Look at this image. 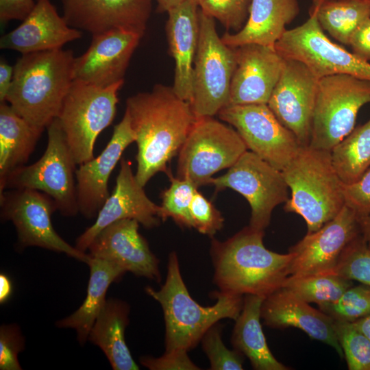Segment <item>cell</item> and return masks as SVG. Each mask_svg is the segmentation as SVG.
Segmentation results:
<instances>
[{
	"mask_svg": "<svg viewBox=\"0 0 370 370\" xmlns=\"http://www.w3.org/2000/svg\"><path fill=\"white\" fill-rule=\"evenodd\" d=\"M139 222L126 219L103 229L90 244L92 258L112 262L126 272L158 282L161 276L159 260L138 232Z\"/></svg>",
	"mask_w": 370,
	"mask_h": 370,
	"instance_id": "20",
	"label": "cell"
},
{
	"mask_svg": "<svg viewBox=\"0 0 370 370\" xmlns=\"http://www.w3.org/2000/svg\"><path fill=\"white\" fill-rule=\"evenodd\" d=\"M370 103V81L347 74L319 79L309 145L331 151L355 127L360 109Z\"/></svg>",
	"mask_w": 370,
	"mask_h": 370,
	"instance_id": "9",
	"label": "cell"
},
{
	"mask_svg": "<svg viewBox=\"0 0 370 370\" xmlns=\"http://www.w3.org/2000/svg\"><path fill=\"white\" fill-rule=\"evenodd\" d=\"M282 171L291 190L284 210L300 215L307 233L319 230L345 205L343 183L333 166L330 151L301 146Z\"/></svg>",
	"mask_w": 370,
	"mask_h": 370,
	"instance_id": "5",
	"label": "cell"
},
{
	"mask_svg": "<svg viewBox=\"0 0 370 370\" xmlns=\"http://www.w3.org/2000/svg\"><path fill=\"white\" fill-rule=\"evenodd\" d=\"M222 326L219 322L211 326L203 336L201 343L210 362V370H242L243 355L226 347L221 338Z\"/></svg>",
	"mask_w": 370,
	"mask_h": 370,
	"instance_id": "38",
	"label": "cell"
},
{
	"mask_svg": "<svg viewBox=\"0 0 370 370\" xmlns=\"http://www.w3.org/2000/svg\"><path fill=\"white\" fill-rule=\"evenodd\" d=\"M216 192L231 188L242 195L251 208L249 226L260 230L269 225L274 208L289 198L282 171L252 151H245L223 175L212 177Z\"/></svg>",
	"mask_w": 370,
	"mask_h": 370,
	"instance_id": "13",
	"label": "cell"
},
{
	"mask_svg": "<svg viewBox=\"0 0 370 370\" xmlns=\"http://www.w3.org/2000/svg\"><path fill=\"white\" fill-rule=\"evenodd\" d=\"M319 309L334 321L353 323L370 314V287L353 285L336 301L319 305Z\"/></svg>",
	"mask_w": 370,
	"mask_h": 370,
	"instance_id": "35",
	"label": "cell"
},
{
	"mask_svg": "<svg viewBox=\"0 0 370 370\" xmlns=\"http://www.w3.org/2000/svg\"><path fill=\"white\" fill-rule=\"evenodd\" d=\"M75 57L62 48L23 54L13 66L6 97L31 125L45 130L58 117L74 77Z\"/></svg>",
	"mask_w": 370,
	"mask_h": 370,
	"instance_id": "3",
	"label": "cell"
},
{
	"mask_svg": "<svg viewBox=\"0 0 370 370\" xmlns=\"http://www.w3.org/2000/svg\"><path fill=\"white\" fill-rule=\"evenodd\" d=\"M236 130L212 117L196 119L179 153L176 177L197 188L230 168L247 151Z\"/></svg>",
	"mask_w": 370,
	"mask_h": 370,
	"instance_id": "10",
	"label": "cell"
},
{
	"mask_svg": "<svg viewBox=\"0 0 370 370\" xmlns=\"http://www.w3.org/2000/svg\"><path fill=\"white\" fill-rule=\"evenodd\" d=\"M88 265L90 278L84 302L76 311L56 323L58 328L74 329L81 345L88 340L89 332L106 302L109 286L126 273L112 262L92 257Z\"/></svg>",
	"mask_w": 370,
	"mask_h": 370,
	"instance_id": "29",
	"label": "cell"
},
{
	"mask_svg": "<svg viewBox=\"0 0 370 370\" xmlns=\"http://www.w3.org/2000/svg\"><path fill=\"white\" fill-rule=\"evenodd\" d=\"M260 315L270 328H298L311 338L333 347L341 358L344 356L334 329V320L284 287L264 297Z\"/></svg>",
	"mask_w": 370,
	"mask_h": 370,
	"instance_id": "23",
	"label": "cell"
},
{
	"mask_svg": "<svg viewBox=\"0 0 370 370\" xmlns=\"http://www.w3.org/2000/svg\"><path fill=\"white\" fill-rule=\"evenodd\" d=\"M171 181L170 186L161 195L160 218L165 221L171 218L178 225L193 227L190 204L197 187L190 180L167 175Z\"/></svg>",
	"mask_w": 370,
	"mask_h": 370,
	"instance_id": "34",
	"label": "cell"
},
{
	"mask_svg": "<svg viewBox=\"0 0 370 370\" xmlns=\"http://www.w3.org/2000/svg\"><path fill=\"white\" fill-rule=\"evenodd\" d=\"M190 215L193 227L202 234L212 237L223 227L221 213L198 190L190 204Z\"/></svg>",
	"mask_w": 370,
	"mask_h": 370,
	"instance_id": "40",
	"label": "cell"
},
{
	"mask_svg": "<svg viewBox=\"0 0 370 370\" xmlns=\"http://www.w3.org/2000/svg\"><path fill=\"white\" fill-rule=\"evenodd\" d=\"M264 297L246 295L243 308L235 320L231 343L245 356L256 370H288L272 354L264 337L260 319L261 305Z\"/></svg>",
	"mask_w": 370,
	"mask_h": 370,
	"instance_id": "28",
	"label": "cell"
},
{
	"mask_svg": "<svg viewBox=\"0 0 370 370\" xmlns=\"http://www.w3.org/2000/svg\"><path fill=\"white\" fill-rule=\"evenodd\" d=\"M63 18L71 27L92 35L112 29L142 36L151 12V0H61Z\"/></svg>",
	"mask_w": 370,
	"mask_h": 370,
	"instance_id": "18",
	"label": "cell"
},
{
	"mask_svg": "<svg viewBox=\"0 0 370 370\" xmlns=\"http://www.w3.org/2000/svg\"><path fill=\"white\" fill-rule=\"evenodd\" d=\"M334 329L349 370H370V340L352 323L334 321Z\"/></svg>",
	"mask_w": 370,
	"mask_h": 370,
	"instance_id": "36",
	"label": "cell"
},
{
	"mask_svg": "<svg viewBox=\"0 0 370 370\" xmlns=\"http://www.w3.org/2000/svg\"><path fill=\"white\" fill-rule=\"evenodd\" d=\"M352 323L370 340V314Z\"/></svg>",
	"mask_w": 370,
	"mask_h": 370,
	"instance_id": "48",
	"label": "cell"
},
{
	"mask_svg": "<svg viewBox=\"0 0 370 370\" xmlns=\"http://www.w3.org/2000/svg\"><path fill=\"white\" fill-rule=\"evenodd\" d=\"M145 292L160 304L163 310L166 352H189L194 349L206 331L221 319H237L244 298L243 295L218 291L212 295L217 299L214 305H199L188 291L175 251L169 256L164 284L158 291L146 287Z\"/></svg>",
	"mask_w": 370,
	"mask_h": 370,
	"instance_id": "4",
	"label": "cell"
},
{
	"mask_svg": "<svg viewBox=\"0 0 370 370\" xmlns=\"http://www.w3.org/2000/svg\"><path fill=\"white\" fill-rule=\"evenodd\" d=\"M92 36L88 49L75 59V79L102 87L124 80L142 36L124 29H112Z\"/></svg>",
	"mask_w": 370,
	"mask_h": 370,
	"instance_id": "19",
	"label": "cell"
},
{
	"mask_svg": "<svg viewBox=\"0 0 370 370\" xmlns=\"http://www.w3.org/2000/svg\"><path fill=\"white\" fill-rule=\"evenodd\" d=\"M47 146L42 157L28 166L12 171L0 186L4 190L28 188L50 196L58 210L64 216L73 217L79 212L75 165L57 118L47 127Z\"/></svg>",
	"mask_w": 370,
	"mask_h": 370,
	"instance_id": "7",
	"label": "cell"
},
{
	"mask_svg": "<svg viewBox=\"0 0 370 370\" xmlns=\"http://www.w3.org/2000/svg\"><path fill=\"white\" fill-rule=\"evenodd\" d=\"M199 5L186 0L168 11L166 24L170 52L175 61L173 90L182 99L191 101L193 63L199 41Z\"/></svg>",
	"mask_w": 370,
	"mask_h": 370,
	"instance_id": "25",
	"label": "cell"
},
{
	"mask_svg": "<svg viewBox=\"0 0 370 370\" xmlns=\"http://www.w3.org/2000/svg\"><path fill=\"white\" fill-rule=\"evenodd\" d=\"M158 3V10L160 12H168L180 5L186 0H155Z\"/></svg>",
	"mask_w": 370,
	"mask_h": 370,
	"instance_id": "49",
	"label": "cell"
},
{
	"mask_svg": "<svg viewBox=\"0 0 370 370\" xmlns=\"http://www.w3.org/2000/svg\"><path fill=\"white\" fill-rule=\"evenodd\" d=\"M360 225L361 235L367 246L370 249V214L361 219Z\"/></svg>",
	"mask_w": 370,
	"mask_h": 370,
	"instance_id": "47",
	"label": "cell"
},
{
	"mask_svg": "<svg viewBox=\"0 0 370 370\" xmlns=\"http://www.w3.org/2000/svg\"><path fill=\"white\" fill-rule=\"evenodd\" d=\"M199 22L190 101L196 119L212 117L230 104L231 82L236 66L235 49L219 36L214 18L199 9Z\"/></svg>",
	"mask_w": 370,
	"mask_h": 370,
	"instance_id": "8",
	"label": "cell"
},
{
	"mask_svg": "<svg viewBox=\"0 0 370 370\" xmlns=\"http://www.w3.org/2000/svg\"><path fill=\"white\" fill-rule=\"evenodd\" d=\"M130 306L119 299L110 298L96 319L88 340L99 347L114 370H138L125 343Z\"/></svg>",
	"mask_w": 370,
	"mask_h": 370,
	"instance_id": "27",
	"label": "cell"
},
{
	"mask_svg": "<svg viewBox=\"0 0 370 370\" xmlns=\"http://www.w3.org/2000/svg\"><path fill=\"white\" fill-rule=\"evenodd\" d=\"M25 337L15 323L0 328V369L21 370L18 356L25 349Z\"/></svg>",
	"mask_w": 370,
	"mask_h": 370,
	"instance_id": "41",
	"label": "cell"
},
{
	"mask_svg": "<svg viewBox=\"0 0 370 370\" xmlns=\"http://www.w3.org/2000/svg\"><path fill=\"white\" fill-rule=\"evenodd\" d=\"M199 9L227 29L240 31L245 24L251 0H196Z\"/></svg>",
	"mask_w": 370,
	"mask_h": 370,
	"instance_id": "39",
	"label": "cell"
},
{
	"mask_svg": "<svg viewBox=\"0 0 370 370\" xmlns=\"http://www.w3.org/2000/svg\"><path fill=\"white\" fill-rule=\"evenodd\" d=\"M124 80L109 86H98L74 79L62 102L57 119L76 164L94 157L99 134L113 121L118 92Z\"/></svg>",
	"mask_w": 370,
	"mask_h": 370,
	"instance_id": "6",
	"label": "cell"
},
{
	"mask_svg": "<svg viewBox=\"0 0 370 370\" xmlns=\"http://www.w3.org/2000/svg\"><path fill=\"white\" fill-rule=\"evenodd\" d=\"M12 286L9 278L4 273L0 274V303H5L12 293Z\"/></svg>",
	"mask_w": 370,
	"mask_h": 370,
	"instance_id": "46",
	"label": "cell"
},
{
	"mask_svg": "<svg viewBox=\"0 0 370 370\" xmlns=\"http://www.w3.org/2000/svg\"><path fill=\"white\" fill-rule=\"evenodd\" d=\"M275 49L283 58L304 63L317 79L347 74L370 81V62L331 41L312 8L308 19L287 29Z\"/></svg>",
	"mask_w": 370,
	"mask_h": 370,
	"instance_id": "12",
	"label": "cell"
},
{
	"mask_svg": "<svg viewBox=\"0 0 370 370\" xmlns=\"http://www.w3.org/2000/svg\"><path fill=\"white\" fill-rule=\"evenodd\" d=\"M299 12L298 0H251L243 28L234 34L225 33L221 39L232 48L247 44L275 47Z\"/></svg>",
	"mask_w": 370,
	"mask_h": 370,
	"instance_id": "26",
	"label": "cell"
},
{
	"mask_svg": "<svg viewBox=\"0 0 370 370\" xmlns=\"http://www.w3.org/2000/svg\"><path fill=\"white\" fill-rule=\"evenodd\" d=\"M234 49L236 66L229 105L267 104L280 77L284 59L275 47L247 44Z\"/></svg>",
	"mask_w": 370,
	"mask_h": 370,
	"instance_id": "21",
	"label": "cell"
},
{
	"mask_svg": "<svg viewBox=\"0 0 370 370\" xmlns=\"http://www.w3.org/2000/svg\"><path fill=\"white\" fill-rule=\"evenodd\" d=\"M318 81L301 62L284 59L280 77L267 103L301 146L310 143Z\"/></svg>",
	"mask_w": 370,
	"mask_h": 370,
	"instance_id": "16",
	"label": "cell"
},
{
	"mask_svg": "<svg viewBox=\"0 0 370 370\" xmlns=\"http://www.w3.org/2000/svg\"><path fill=\"white\" fill-rule=\"evenodd\" d=\"M80 30L68 25L50 0H37L33 10L15 29L0 38V48L23 54L61 49L81 38Z\"/></svg>",
	"mask_w": 370,
	"mask_h": 370,
	"instance_id": "24",
	"label": "cell"
},
{
	"mask_svg": "<svg viewBox=\"0 0 370 370\" xmlns=\"http://www.w3.org/2000/svg\"><path fill=\"white\" fill-rule=\"evenodd\" d=\"M135 140L130 117L125 110L121 121L114 127L112 137L103 151L76 169L79 212L86 219L97 217L110 195V175L125 149Z\"/></svg>",
	"mask_w": 370,
	"mask_h": 370,
	"instance_id": "22",
	"label": "cell"
},
{
	"mask_svg": "<svg viewBox=\"0 0 370 370\" xmlns=\"http://www.w3.org/2000/svg\"><path fill=\"white\" fill-rule=\"evenodd\" d=\"M333 273L370 287V249L361 234L344 250Z\"/></svg>",
	"mask_w": 370,
	"mask_h": 370,
	"instance_id": "37",
	"label": "cell"
},
{
	"mask_svg": "<svg viewBox=\"0 0 370 370\" xmlns=\"http://www.w3.org/2000/svg\"><path fill=\"white\" fill-rule=\"evenodd\" d=\"M218 115L234 127L248 149L280 171L301 147L293 133L278 121L267 104L229 105Z\"/></svg>",
	"mask_w": 370,
	"mask_h": 370,
	"instance_id": "14",
	"label": "cell"
},
{
	"mask_svg": "<svg viewBox=\"0 0 370 370\" xmlns=\"http://www.w3.org/2000/svg\"><path fill=\"white\" fill-rule=\"evenodd\" d=\"M44 130L18 114L6 102L0 104V186L15 169L23 166Z\"/></svg>",
	"mask_w": 370,
	"mask_h": 370,
	"instance_id": "30",
	"label": "cell"
},
{
	"mask_svg": "<svg viewBox=\"0 0 370 370\" xmlns=\"http://www.w3.org/2000/svg\"><path fill=\"white\" fill-rule=\"evenodd\" d=\"M347 1H354L370 5V0H347Z\"/></svg>",
	"mask_w": 370,
	"mask_h": 370,
	"instance_id": "50",
	"label": "cell"
},
{
	"mask_svg": "<svg viewBox=\"0 0 370 370\" xmlns=\"http://www.w3.org/2000/svg\"><path fill=\"white\" fill-rule=\"evenodd\" d=\"M264 235L248 225L225 241L212 239L213 282L220 292L266 297L282 287L293 254L267 249Z\"/></svg>",
	"mask_w": 370,
	"mask_h": 370,
	"instance_id": "2",
	"label": "cell"
},
{
	"mask_svg": "<svg viewBox=\"0 0 370 370\" xmlns=\"http://www.w3.org/2000/svg\"><path fill=\"white\" fill-rule=\"evenodd\" d=\"M13 77V67L3 58L0 61V102H5Z\"/></svg>",
	"mask_w": 370,
	"mask_h": 370,
	"instance_id": "45",
	"label": "cell"
},
{
	"mask_svg": "<svg viewBox=\"0 0 370 370\" xmlns=\"http://www.w3.org/2000/svg\"><path fill=\"white\" fill-rule=\"evenodd\" d=\"M331 151L333 166L343 184L358 180L370 168V118L358 125Z\"/></svg>",
	"mask_w": 370,
	"mask_h": 370,
	"instance_id": "32",
	"label": "cell"
},
{
	"mask_svg": "<svg viewBox=\"0 0 370 370\" xmlns=\"http://www.w3.org/2000/svg\"><path fill=\"white\" fill-rule=\"evenodd\" d=\"M141 365L150 370H198L200 368L188 357V352H166L160 357L142 356Z\"/></svg>",
	"mask_w": 370,
	"mask_h": 370,
	"instance_id": "43",
	"label": "cell"
},
{
	"mask_svg": "<svg viewBox=\"0 0 370 370\" xmlns=\"http://www.w3.org/2000/svg\"><path fill=\"white\" fill-rule=\"evenodd\" d=\"M8 190L0 194L1 218L14 224L19 248L38 247L88 264V254L71 246L56 232L51 215L58 208L50 196L33 189Z\"/></svg>",
	"mask_w": 370,
	"mask_h": 370,
	"instance_id": "11",
	"label": "cell"
},
{
	"mask_svg": "<svg viewBox=\"0 0 370 370\" xmlns=\"http://www.w3.org/2000/svg\"><path fill=\"white\" fill-rule=\"evenodd\" d=\"M349 46L354 54L370 62V17L362 21L354 31Z\"/></svg>",
	"mask_w": 370,
	"mask_h": 370,
	"instance_id": "44",
	"label": "cell"
},
{
	"mask_svg": "<svg viewBox=\"0 0 370 370\" xmlns=\"http://www.w3.org/2000/svg\"><path fill=\"white\" fill-rule=\"evenodd\" d=\"M125 110L138 147L135 176L144 187L156 173H170L167 164L179 153L196 118L190 103L163 84L128 97Z\"/></svg>",
	"mask_w": 370,
	"mask_h": 370,
	"instance_id": "1",
	"label": "cell"
},
{
	"mask_svg": "<svg viewBox=\"0 0 370 370\" xmlns=\"http://www.w3.org/2000/svg\"><path fill=\"white\" fill-rule=\"evenodd\" d=\"M361 219L346 205L319 230L307 233L289 249V275L332 273L344 250L361 234Z\"/></svg>",
	"mask_w": 370,
	"mask_h": 370,
	"instance_id": "15",
	"label": "cell"
},
{
	"mask_svg": "<svg viewBox=\"0 0 370 370\" xmlns=\"http://www.w3.org/2000/svg\"><path fill=\"white\" fill-rule=\"evenodd\" d=\"M160 213V206L147 196L133 173L130 162L122 158L112 193L99 211L95 222L78 236L75 247L86 253L103 229L122 219H136L146 228L155 227L162 220Z\"/></svg>",
	"mask_w": 370,
	"mask_h": 370,
	"instance_id": "17",
	"label": "cell"
},
{
	"mask_svg": "<svg viewBox=\"0 0 370 370\" xmlns=\"http://www.w3.org/2000/svg\"><path fill=\"white\" fill-rule=\"evenodd\" d=\"M353 285V280L332 272L301 276L289 275L282 287L304 301L319 306L336 301Z\"/></svg>",
	"mask_w": 370,
	"mask_h": 370,
	"instance_id": "33",
	"label": "cell"
},
{
	"mask_svg": "<svg viewBox=\"0 0 370 370\" xmlns=\"http://www.w3.org/2000/svg\"><path fill=\"white\" fill-rule=\"evenodd\" d=\"M345 204L360 218L370 214V168L356 182L343 186Z\"/></svg>",
	"mask_w": 370,
	"mask_h": 370,
	"instance_id": "42",
	"label": "cell"
},
{
	"mask_svg": "<svg viewBox=\"0 0 370 370\" xmlns=\"http://www.w3.org/2000/svg\"><path fill=\"white\" fill-rule=\"evenodd\" d=\"M321 29L339 42L349 45L359 25L370 17V5L347 0H312Z\"/></svg>",
	"mask_w": 370,
	"mask_h": 370,
	"instance_id": "31",
	"label": "cell"
}]
</instances>
